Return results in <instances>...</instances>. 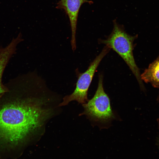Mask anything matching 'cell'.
I'll return each instance as SVG.
<instances>
[{"instance_id": "1", "label": "cell", "mask_w": 159, "mask_h": 159, "mask_svg": "<svg viewBox=\"0 0 159 159\" xmlns=\"http://www.w3.org/2000/svg\"><path fill=\"white\" fill-rule=\"evenodd\" d=\"M44 84L32 72L5 85L0 96V159H17L52 115L45 98L35 96Z\"/></svg>"}, {"instance_id": "2", "label": "cell", "mask_w": 159, "mask_h": 159, "mask_svg": "<svg viewBox=\"0 0 159 159\" xmlns=\"http://www.w3.org/2000/svg\"><path fill=\"white\" fill-rule=\"evenodd\" d=\"M111 34L105 39L99 40L103 44L116 52L124 60L135 75L141 88L144 87L141 79L139 69L135 62L133 53V42L137 35L132 36L127 33L123 26L115 20Z\"/></svg>"}, {"instance_id": "3", "label": "cell", "mask_w": 159, "mask_h": 159, "mask_svg": "<svg viewBox=\"0 0 159 159\" xmlns=\"http://www.w3.org/2000/svg\"><path fill=\"white\" fill-rule=\"evenodd\" d=\"M110 49V48L105 46L84 72H80L77 69L76 70L77 80L75 89L72 94L64 97L59 106L67 105L70 102L74 100L82 104L87 102L88 90L95 73L101 61Z\"/></svg>"}, {"instance_id": "4", "label": "cell", "mask_w": 159, "mask_h": 159, "mask_svg": "<svg viewBox=\"0 0 159 159\" xmlns=\"http://www.w3.org/2000/svg\"><path fill=\"white\" fill-rule=\"evenodd\" d=\"M103 76H99L98 87L96 93L87 103L82 104L84 109L82 115H86L92 120L105 122L114 117L109 98L104 91L103 86Z\"/></svg>"}, {"instance_id": "5", "label": "cell", "mask_w": 159, "mask_h": 159, "mask_svg": "<svg viewBox=\"0 0 159 159\" xmlns=\"http://www.w3.org/2000/svg\"><path fill=\"white\" fill-rule=\"evenodd\" d=\"M93 3L92 1L88 0H60L57 3L56 8L64 11L69 19L72 31L71 43L73 51L76 48L77 25L80 8L85 3L91 4Z\"/></svg>"}, {"instance_id": "6", "label": "cell", "mask_w": 159, "mask_h": 159, "mask_svg": "<svg viewBox=\"0 0 159 159\" xmlns=\"http://www.w3.org/2000/svg\"><path fill=\"white\" fill-rule=\"evenodd\" d=\"M22 40L21 35L19 34L6 47H0V96L7 90V87L1 81L4 71L9 60L15 52L17 45Z\"/></svg>"}, {"instance_id": "7", "label": "cell", "mask_w": 159, "mask_h": 159, "mask_svg": "<svg viewBox=\"0 0 159 159\" xmlns=\"http://www.w3.org/2000/svg\"><path fill=\"white\" fill-rule=\"evenodd\" d=\"M142 80L159 88V55L140 75Z\"/></svg>"}, {"instance_id": "8", "label": "cell", "mask_w": 159, "mask_h": 159, "mask_svg": "<svg viewBox=\"0 0 159 159\" xmlns=\"http://www.w3.org/2000/svg\"><path fill=\"white\" fill-rule=\"evenodd\" d=\"M158 144L159 145V140H158Z\"/></svg>"}]
</instances>
